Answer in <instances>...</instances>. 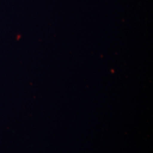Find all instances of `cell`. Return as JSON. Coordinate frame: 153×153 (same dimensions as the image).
Wrapping results in <instances>:
<instances>
[]
</instances>
